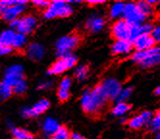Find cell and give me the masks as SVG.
<instances>
[{
    "label": "cell",
    "mask_w": 160,
    "mask_h": 139,
    "mask_svg": "<svg viewBox=\"0 0 160 139\" xmlns=\"http://www.w3.org/2000/svg\"><path fill=\"white\" fill-rule=\"evenodd\" d=\"M150 129L152 132H160V110L152 117L150 123Z\"/></svg>",
    "instance_id": "4dcf8cb0"
},
{
    "label": "cell",
    "mask_w": 160,
    "mask_h": 139,
    "mask_svg": "<svg viewBox=\"0 0 160 139\" xmlns=\"http://www.w3.org/2000/svg\"><path fill=\"white\" fill-rule=\"evenodd\" d=\"M144 121L141 117V115H139V116H135L133 117L132 119L129 120L128 122V126L130 129H133V130H138L140 128H142V127L144 126Z\"/></svg>",
    "instance_id": "f1b7e54d"
},
{
    "label": "cell",
    "mask_w": 160,
    "mask_h": 139,
    "mask_svg": "<svg viewBox=\"0 0 160 139\" xmlns=\"http://www.w3.org/2000/svg\"><path fill=\"white\" fill-rule=\"evenodd\" d=\"M155 94H157V95H160V86H158V87L155 89Z\"/></svg>",
    "instance_id": "ee69618b"
},
{
    "label": "cell",
    "mask_w": 160,
    "mask_h": 139,
    "mask_svg": "<svg viewBox=\"0 0 160 139\" xmlns=\"http://www.w3.org/2000/svg\"><path fill=\"white\" fill-rule=\"evenodd\" d=\"M99 86L108 99H117L122 90V86L120 82L114 78H108L104 80Z\"/></svg>",
    "instance_id": "ba28073f"
},
{
    "label": "cell",
    "mask_w": 160,
    "mask_h": 139,
    "mask_svg": "<svg viewBox=\"0 0 160 139\" xmlns=\"http://www.w3.org/2000/svg\"><path fill=\"white\" fill-rule=\"evenodd\" d=\"M141 35H143L142 30H141V24L140 25H130L128 41L134 42L137 39L141 36Z\"/></svg>",
    "instance_id": "d4e9b609"
},
{
    "label": "cell",
    "mask_w": 160,
    "mask_h": 139,
    "mask_svg": "<svg viewBox=\"0 0 160 139\" xmlns=\"http://www.w3.org/2000/svg\"><path fill=\"white\" fill-rule=\"evenodd\" d=\"M152 37L154 39L155 42L160 43V24H158L157 26H155L152 32Z\"/></svg>",
    "instance_id": "836d02e7"
},
{
    "label": "cell",
    "mask_w": 160,
    "mask_h": 139,
    "mask_svg": "<svg viewBox=\"0 0 160 139\" xmlns=\"http://www.w3.org/2000/svg\"><path fill=\"white\" fill-rule=\"evenodd\" d=\"M141 117H142V119H143V121H144V124L150 125V123H151V121H152V117H153V115H152V113L150 112V111H144V112L141 114Z\"/></svg>",
    "instance_id": "e575fe53"
},
{
    "label": "cell",
    "mask_w": 160,
    "mask_h": 139,
    "mask_svg": "<svg viewBox=\"0 0 160 139\" xmlns=\"http://www.w3.org/2000/svg\"><path fill=\"white\" fill-rule=\"evenodd\" d=\"M26 41H27V39H26L25 35L20 34V33H16V36H15L12 46L16 49H20L25 45Z\"/></svg>",
    "instance_id": "cb8c5ba5"
},
{
    "label": "cell",
    "mask_w": 160,
    "mask_h": 139,
    "mask_svg": "<svg viewBox=\"0 0 160 139\" xmlns=\"http://www.w3.org/2000/svg\"><path fill=\"white\" fill-rule=\"evenodd\" d=\"M137 6H138L139 10L141 11V13L144 16H148L152 13V5L148 2V1H139L137 3Z\"/></svg>",
    "instance_id": "484cf974"
},
{
    "label": "cell",
    "mask_w": 160,
    "mask_h": 139,
    "mask_svg": "<svg viewBox=\"0 0 160 139\" xmlns=\"http://www.w3.org/2000/svg\"><path fill=\"white\" fill-rule=\"evenodd\" d=\"M129 110V106L125 103H118L117 105L113 108V114L115 116H123V115Z\"/></svg>",
    "instance_id": "603a6c76"
},
{
    "label": "cell",
    "mask_w": 160,
    "mask_h": 139,
    "mask_svg": "<svg viewBox=\"0 0 160 139\" xmlns=\"http://www.w3.org/2000/svg\"><path fill=\"white\" fill-rule=\"evenodd\" d=\"M13 137L14 139H34V136L31 132L26 130L15 128L13 131Z\"/></svg>",
    "instance_id": "44dd1931"
},
{
    "label": "cell",
    "mask_w": 160,
    "mask_h": 139,
    "mask_svg": "<svg viewBox=\"0 0 160 139\" xmlns=\"http://www.w3.org/2000/svg\"><path fill=\"white\" fill-rule=\"evenodd\" d=\"M155 139H160V132L156 135V137H155Z\"/></svg>",
    "instance_id": "f6af8a7d"
},
{
    "label": "cell",
    "mask_w": 160,
    "mask_h": 139,
    "mask_svg": "<svg viewBox=\"0 0 160 139\" xmlns=\"http://www.w3.org/2000/svg\"><path fill=\"white\" fill-rule=\"evenodd\" d=\"M20 114L23 116L24 118H30V117H33V111H32V109L31 108H23L21 109V111H20Z\"/></svg>",
    "instance_id": "8d00e7d4"
},
{
    "label": "cell",
    "mask_w": 160,
    "mask_h": 139,
    "mask_svg": "<svg viewBox=\"0 0 160 139\" xmlns=\"http://www.w3.org/2000/svg\"><path fill=\"white\" fill-rule=\"evenodd\" d=\"M76 63V58L72 55L68 54L61 59H59L58 61H56L51 67L48 70V74L50 75H59L62 74L63 72H65L67 69L72 68L75 65Z\"/></svg>",
    "instance_id": "8992f818"
},
{
    "label": "cell",
    "mask_w": 160,
    "mask_h": 139,
    "mask_svg": "<svg viewBox=\"0 0 160 139\" xmlns=\"http://www.w3.org/2000/svg\"><path fill=\"white\" fill-rule=\"evenodd\" d=\"M48 139H52V138H48Z\"/></svg>",
    "instance_id": "bcb514c9"
},
{
    "label": "cell",
    "mask_w": 160,
    "mask_h": 139,
    "mask_svg": "<svg viewBox=\"0 0 160 139\" xmlns=\"http://www.w3.org/2000/svg\"><path fill=\"white\" fill-rule=\"evenodd\" d=\"M122 16L129 25H140L146 17L141 13L137 4L132 2L125 4Z\"/></svg>",
    "instance_id": "5b68a950"
},
{
    "label": "cell",
    "mask_w": 160,
    "mask_h": 139,
    "mask_svg": "<svg viewBox=\"0 0 160 139\" xmlns=\"http://www.w3.org/2000/svg\"><path fill=\"white\" fill-rule=\"evenodd\" d=\"M25 8L24 4H16L8 7L2 15V17L6 20L13 21L18 18V16L23 13Z\"/></svg>",
    "instance_id": "8fae6325"
},
{
    "label": "cell",
    "mask_w": 160,
    "mask_h": 139,
    "mask_svg": "<svg viewBox=\"0 0 160 139\" xmlns=\"http://www.w3.org/2000/svg\"><path fill=\"white\" fill-rule=\"evenodd\" d=\"M23 79V75H18V74H11V73H5L4 81L3 82L8 84L11 86H15L20 80Z\"/></svg>",
    "instance_id": "7402d4cb"
},
{
    "label": "cell",
    "mask_w": 160,
    "mask_h": 139,
    "mask_svg": "<svg viewBox=\"0 0 160 139\" xmlns=\"http://www.w3.org/2000/svg\"><path fill=\"white\" fill-rule=\"evenodd\" d=\"M26 53L30 60L38 62L42 59V57L44 55V48L42 44L34 42L28 46Z\"/></svg>",
    "instance_id": "7c38bea8"
},
{
    "label": "cell",
    "mask_w": 160,
    "mask_h": 139,
    "mask_svg": "<svg viewBox=\"0 0 160 139\" xmlns=\"http://www.w3.org/2000/svg\"><path fill=\"white\" fill-rule=\"evenodd\" d=\"M15 36L16 33L13 30L3 31L2 33H0V43L5 46H8V47H12Z\"/></svg>",
    "instance_id": "e0dca14e"
},
{
    "label": "cell",
    "mask_w": 160,
    "mask_h": 139,
    "mask_svg": "<svg viewBox=\"0 0 160 139\" xmlns=\"http://www.w3.org/2000/svg\"><path fill=\"white\" fill-rule=\"evenodd\" d=\"M137 51H146L155 46V41L152 35H141V36L133 42Z\"/></svg>",
    "instance_id": "30bf717a"
},
{
    "label": "cell",
    "mask_w": 160,
    "mask_h": 139,
    "mask_svg": "<svg viewBox=\"0 0 160 139\" xmlns=\"http://www.w3.org/2000/svg\"><path fill=\"white\" fill-rule=\"evenodd\" d=\"M33 4L35 6H37V7H39V8H45V9H47L50 5V2L44 1V0H34Z\"/></svg>",
    "instance_id": "74e56055"
},
{
    "label": "cell",
    "mask_w": 160,
    "mask_h": 139,
    "mask_svg": "<svg viewBox=\"0 0 160 139\" xmlns=\"http://www.w3.org/2000/svg\"><path fill=\"white\" fill-rule=\"evenodd\" d=\"M5 73H11V74H18V75H23V67L20 64H14L6 69Z\"/></svg>",
    "instance_id": "d6a6232c"
},
{
    "label": "cell",
    "mask_w": 160,
    "mask_h": 139,
    "mask_svg": "<svg viewBox=\"0 0 160 139\" xmlns=\"http://www.w3.org/2000/svg\"><path fill=\"white\" fill-rule=\"evenodd\" d=\"M11 52H12V47H8V46H5L0 43V56L7 55Z\"/></svg>",
    "instance_id": "f35d334b"
},
{
    "label": "cell",
    "mask_w": 160,
    "mask_h": 139,
    "mask_svg": "<svg viewBox=\"0 0 160 139\" xmlns=\"http://www.w3.org/2000/svg\"><path fill=\"white\" fill-rule=\"evenodd\" d=\"M124 7H125V4L123 2H121V1L115 2L110 8V16L113 18H117V17L122 16L123 15Z\"/></svg>",
    "instance_id": "d6986e66"
},
{
    "label": "cell",
    "mask_w": 160,
    "mask_h": 139,
    "mask_svg": "<svg viewBox=\"0 0 160 139\" xmlns=\"http://www.w3.org/2000/svg\"><path fill=\"white\" fill-rule=\"evenodd\" d=\"M71 86H72L71 78L66 77L61 81V83L59 85V88H58V97L61 101H66L70 98Z\"/></svg>",
    "instance_id": "5bb4252c"
},
{
    "label": "cell",
    "mask_w": 160,
    "mask_h": 139,
    "mask_svg": "<svg viewBox=\"0 0 160 139\" xmlns=\"http://www.w3.org/2000/svg\"><path fill=\"white\" fill-rule=\"evenodd\" d=\"M48 108H49V102L47 99H42L38 101L31 109H32L34 116H37V115H40L43 113L44 111H47Z\"/></svg>",
    "instance_id": "ac0fdd59"
},
{
    "label": "cell",
    "mask_w": 160,
    "mask_h": 139,
    "mask_svg": "<svg viewBox=\"0 0 160 139\" xmlns=\"http://www.w3.org/2000/svg\"><path fill=\"white\" fill-rule=\"evenodd\" d=\"M130 25L124 19L116 21L112 26V35L117 40H128Z\"/></svg>",
    "instance_id": "9c48e42d"
},
{
    "label": "cell",
    "mask_w": 160,
    "mask_h": 139,
    "mask_svg": "<svg viewBox=\"0 0 160 139\" xmlns=\"http://www.w3.org/2000/svg\"><path fill=\"white\" fill-rule=\"evenodd\" d=\"M132 94V88L131 87H125V88H122L119 96L117 97V101L118 103H124L125 100H128Z\"/></svg>",
    "instance_id": "f546056e"
},
{
    "label": "cell",
    "mask_w": 160,
    "mask_h": 139,
    "mask_svg": "<svg viewBox=\"0 0 160 139\" xmlns=\"http://www.w3.org/2000/svg\"><path fill=\"white\" fill-rule=\"evenodd\" d=\"M71 139H87V138H85L84 136L80 135V134H78V133H72V134L71 135Z\"/></svg>",
    "instance_id": "60d3db41"
},
{
    "label": "cell",
    "mask_w": 160,
    "mask_h": 139,
    "mask_svg": "<svg viewBox=\"0 0 160 139\" xmlns=\"http://www.w3.org/2000/svg\"><path fill=\"white\" fill-rule=\"evenodd\" d=\"M141 30H142L143 35H150L152 32L153 27L152 26V24L146 23V24H141Z\"/></svg>",
    "instance_id": "d590c367"
},
{
    "label": "cell",
    "mask_w": 160,
    "mask_h": 139,
    "mask_svg": "<svg viewBox=\"0 0 160 139\" xmlns=\"http://www.w3.org/2000/svg\"><path fill=\"white\" fill-rule=\"evenodd\" d=\"M59 128H60L59 123L54 118H51V117L44 119V121L42 123V130H43L44 133H47V134L53 135Z\"/></svg>",
    "instance_id": "2e32d148"
},
{
    "label": "cell",
    "mask_w": 160,
    "mask_h": 139,
    "mask_svg": "<svg viewBox=\"0 0 160 139\" xmlns=\"http://www.w3.org/2000/svg\"><path fill=\"white\" fill-rule=\"evenodd\" d=\"M72 8L70 4H68L62 0H55L51 2L50 5L44 11V17L48 19H52L57 16H68L72 13Z\"/></svg>",
    "instance_id": "3957f363"
},
{
    "label": "cell",
    "mask_w": 160,
    "mask_h": 139,
    "mask_svg": "<svg viewBox=\"0 0 160 139\" xmlns=\"http://www.w3.org/2000/svg\"><path fill=\"white\" fill-rule=\"evenodd\" d=\"M27 88H28V85L26 83V81L24 79H22L15 86H13V91L18 95H21V94L25 93Z\"/></svg>",
    "instance_id": "4316f807"
},
{
    "label": "cell",
    "mask_w": 160,
    "mask_h": 139,
    "mask_svg": "<svg viewBox=\"0 0 160 139\" xmlns=\"http://www.w3.org/2000/svg\"><path fill=\"white\" fill-rule=\"evenodd\" d=\"M51 86V82L50 81H42V82L38 85L39 89H48Z\"/></svg>",
    "instance_id": "ab89813d"
},
{
    "label": "cell",
    "mask_w": 160,
    "mask_h": 139,
    "mask_svg": "<svg viewBox=\"0 0 160 139\" xmlns=\"http://www.w3.org/2000/svg\"><path fill=\"white\" fill-rule=\"evenodd\" d=\"M104 1L103 0H89L88 1V3L89 4H94V5H96V4H101V3H103Z\"/></svg>",
    "instance_id": "b9f144b4"
},
{
    "label": "cell",
    "mask_w": 160,
    "mask_h": 139,
    "mask_svg": "<svg viewBox=\"0 0 160 139\" xmlns=\"http://www.w3.org/2000/svg\"><path fill=\"white\" fill-rule=\"evenodd\" d=\"M131 50V42L128 40H116L112 45V52L116 55L128 54Z\"/></svg>",
    "instance_id": "9a60e30c"
},
{
    "label": "cell",
    "mask_w": 160,
    "mask_h": 139,
    "mask_svg": "<svg viewBox=\"0 0 160 139\" xmlns=\"http://www.w3.org/2000/svg\"><path fill=\"white\" fill-rule=\"evenodd\" d=\"M104 19L99 16L93 15L87 20V29L92 33H98L104 27Z\"/></svg>",
    "instance_id": "4fadbf2b"
},
{
    "label": "cell",
    "mask_w": 160,
    "mask_h": 139,
    "mask_svg": "<svg viewBox=\"0 0 160 139\" xmlns=\"http://www.w3.org/2000/svg\"><path fill=\"white\" fill-rule=\"evenodd\" d=\"M79 43V37L76 34H71L68 36L62 37L56 43V51L57 55L60 58H63L68 54H71L77 44Z\"/></svg>",
    "instance_id": "277c9868"
},
{
    "label": "cell",
    "mask_w": 160,
    "mask_h": 139,
    "mask_svg": "<svg viewBox=\"0 0 160 139\" xmlns=\"http://www.w3.org/2000/svg\"><path fill=\"white\" fill-rule=\"evenodd\" d=\"M13 87L8 84L1 82L0 83V101H5L12 96Z\"/></svg>",
    "instance_id": "ffe728a7"
},
{
    "label": "cell",
    "mask_w": 160,
    "mask_h": 139,
    "mask_svg": "<svg viewBox=\"0 0 160 139\" xmlns=\"http://www.w3.org/2000/svg\"><path fill=\"white\" fill-rule=\"evenodd\" d=\"M37 20L32 16H25L23 17L18 18L16 20L11 21V27L13 29H16L18 33L26 35L31 33L33 29L36 26Z\"/></svg>",
    "instance_id": "52a82bcc"
},
{
    "label": "cell",
    "mask_w": 160,
    "mask_h": 139,
    "mask_svg": "<svg viewBox=\"0 0 160 139\" xmlns=\"http://www.w3.org/2000/svg\"><path fill=\"white\" fill-rule=\"evenodd\" d=\"M87 74H88V68L85 66V65H81V66H78L75 71H74V75H75V78L79 81H82L84 80L86 77H87Z\"/></svg>",
    "instance_id": "1f68e13d"
},
{
    "label": "cell",
    "mask_w": 160,
    "mask_h": 139,
    "mask_svg": "<svg viewBox=\"0 0 160 139\" xmlns=\"http://www.w3.org/2000/svg\"><path fill=\"white\" fill-rule=\"evenodd\" d=\"M7 126H8V128H9V129H11L12 131L15 129V128H14V125H13V123H12V122H10V121H8V122H7Z\"/></svg>",
    "instance_id": "7bdbcfd3"
},
{
    "label": "cell",
    "mask_w": 160,
    "mask_h": 139,
    "mask_svg": "<svg viewBox=\"0 0 160 139\" xmlns=\"http://www.w3.org/2000/svg\"><path fill=\"white\" fill-rule=\"evenodd\" d=\"M71 134L65 127H60L57 132L52 135V139H70Z\"/></svg>",
    "instance_id": "83f0119b"
},
{
    "label": "cell",
    "mask_w": 160,
    "mask_h": 139,
    "mask_svg": "<svg viewBox=\"0 0 160 139\" xmlns=\"http://www.w3.org/2000/svg\"><path fill=\"white\" fill-rule=\"evenodd\" d=\"M107 100V96L98 86L93 90H86L84 92L81 97V106L86 113L97 114L101 111Z\"/></svg>",
    "instance_id": "6da1fadb"
},
{
    "label": "cell",
    "mask_w": 160,
    "mask_h": 139,
    "mask_svg": "<svg viewBox=\"0 0 160 139\" xmlns=\"http://www.w3.org/2000/svg\"><path fill=\"white\" fill-rule=\"evenodd\" d=\"M132 60L139 63L143 67H152L160 63V47L153 46L146 51H136Z\"/></svg>",
    "instance_id": "7a4b0ae2"
}]
</instances>
